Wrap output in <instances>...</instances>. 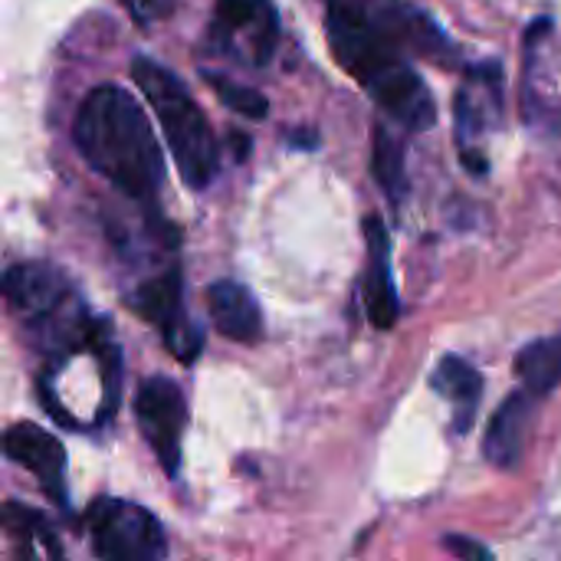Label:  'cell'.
<instances>
[{"instance_id":"3957f363","label":"cell","mask_w":561,"mask_h":561,"mask_svg":"<svg viewBox=\"0 0 561 561\" xmlns=\"http://www.w3.org/2000/svg\"><path fill=\"white\" fill-rule=\"evenodd\" d=\"M131 79L151 102L184 184L194 191L210 187L220 174V145L191 89L164 62L148 56L131 59Z\"/></svg>"},{"instance_id":"8992f818","label":"cell","mask_w":561,"mask_h":561,"mask_svg":"<svg viewBox=\"0 0 561 561\" xmlns=\"http://www.w3.org/2000/svg\"><path fill=\"white\" fill-rule=\"evenodd\" d=\"M135 411H138L141 434L148 447L154 450L158 463L168 473H174L181 463V437L187 424V404H184L181 388L168 378H151L141 385Z\"/></svg>"},{"instance_id":"30bf717a","label":"cell","mask_w":561,"mask_h":561,"mask_svg":"<svg viewBox=\"0 0 561 561\" xmlns=\"http://www.w3.org/2000/svg\"><path fill=\"white\" fill-rule=\"evenodd\" d=\"M0 450L20 463L23 470H30L49 496L62 500V480H66V450L62 444L46 434L36 424H16L0 437Z\"/></svg>"},{"instance_id":"5b68a950","label":"cell","mask_w":561,"mask_h":561,"mask_svg":"<svg viewBox=\"0 0 561 561\" xmlns=\"http://www.w3.org/2000/svg\"><path fill=\"white\" fill-rule=\"evenodd\" d=\"M89 539L102 561H161V523L128 500H95L89 510Z\"/></svg>"},{"instance_id":"5bb4252c","label":"cell","mask_w":561,"mask_h":561,"mask_svg":"<svg viewBox=\"0 0 561 561\" xmlns=\"http://www.w3.org/2000/svg\"><path fill=\"white\" fill-rule=\"evenodd\" d=\"M431 388L440 398L450 401V408H454V431L467 434L473 427V421H477V408H480V398H483V375L467 358L447 355L434 368Z\"/></svg>"},{"instance_id":"ba28073f","label":"cell","mask_w":561,"mask_h":561,"mask_svg":"<svg viewBox=\"0 0 561 561\" xmlns=\"http://www.w3.org/2000/svg\"><path fill=\"white\" fill-rule=\"evenodd\" d=\"M217 39L233 43L243 36L247 59L253 66L270 62L276 39H279V20L270 0H217Z\"/></svg>"},{"instance_id":"4fadbf2b","label":"cell","mask_w":561,"mask_h":561,"mask_svg":"<svg viewBox=\"0 0 561 561\" xmlns=\"http://www.w3.org/2000/svg\"><path fill=\"white\" fill-rule=\"evenodd\" d=\"M207 309L217 325V332L230 342L253 345L263 335V309L256 296L233 279H220L207 289Z\"/></svg>"},{"instance_id":"7a4b0ae2","label":"cell","mask_w":561,"mask_h":561,"mask_svg":"<svg viewBox=\"0 0 561 561\" xmlns=\"http://www.w3.org/2000/svg\"><path fill=\"white\" fill-rule=\"evenodd\" d=\"M329 43L342 69L408 131H427L437 122L434 95L427 82L401 56V46L381 30V23L358 7L332 3L325 16Z\"/></svg>"},{"instance_id":"d6986e66","label":"cell","mask_w":561,"mask_h":561,"mask_svg":"<svg viewBox=\"0 0 561 561\" xmlns=\"http://www.w3.org/2000/svg\"><path fill=\"white\" fill-rule=\"evenodd\" d=\"M125 7V13L138 23V26H151V23H161L174 13V3L178 0H118Z\"/></svg>"},{"instance_id":"9a60e30c","label":"cell","mask_w":561,"mask_h":561,"mask_svg":"<svg viewBox=\"0 0 561 561\" xmlns=\"http://www.w3.org/2000/svg\"><path fill=\"white\" fill-rule=\"evenodd\" d=\"M371 16L381 23V30H385L398 46H414V49H417L421 56H427V59L450 62L454 46H450V39L440 33V26H437L427 13H421V10H414V7L394 3V7L378 10V13H371Z\"/></svg>"},{"instance_id":"6da1fadb","label":"cell","mask_w":561,"mask_h":561,"mask_svg":"<svg viewBox=\"0 0 561 561\" xmlns=\"http://www.w3.org/2000/svg\"><path fill=\"white\" fill-rule=\"evenodd\" d=\"M72 145L82 161L131 201L151 204L164 184V158L138 99L115 85H95L72 122Z\"/></svg>"},{"instance_id":"e0dca14e","label":"cell","mask_w":561,"mask_h":561,"mask_svg":"<svg viewBox=\"0 0 561 561\" xmlns=\"http://www.w3.org/2000/svg\"><path fill=\"white\" fill-rule=\"evenodd\" d=\"M371 171L378 187L388 194L391 204H401L408 194V168H404V148L388 128H375L371 138Z\"/></svg>"},{"instance_id":"2e32d148","label":"cell","mask_w":561,"mask_h":561,"mask_svg":"<svg viewBox=\"0 0 561 561\" xmlns=\"http://www.w3.org/2000/svg\"><path fill=\"white\" fill-rule=\"evenodd\" d=\"M516 375L523 381V391L533 398H546L561 385V332L529 342L516 355Z\"/></svg>"},{"instance_id":"9c48e42d","label":"cell","mask_w":561,"mask_h":561,"mask_svg":"<svg viewBox=\"0 0 561 561\" xmlns=\"http://www.w3.org/2000/svg\"><path fill=\"white\" fill-rule=\"evenodd\" d=\"M365 243H368L365 279H362L365 312L375 329H391L401 316V302H398L394 273H391V240L378 217L365 220Z\"/></svg>"},{"instance_id":"ac0fdd59","label":"cell","mask_w":561,"mask_h":561,"mask_svg":"<svg viewBox=\"0 0 561 561\" xmlns=\"http://www.w3.org/2000/svg\"><path fill=\"white\" fill-rule=\"evenodd\" d=\"M204 79L217 92V99L227 108H233L237 115L253 118V122H260V118L270 115V102H266L263 92H256V89H250V85H243V82H237V79H230L224 72H210V69H204Z\"/></svg>"},{"instance_id":"52a82bcc","label":"cell","mask_w":561,"mask_h":561,"mask_svg":"<svg viewBox=\"0 0 561 561\" xmlns=\"http://www.w3.org/2000/svg\"><path fill=\"white\" fill-rule=\"evenodd\" d=\"M181 299H184V286H181V273L178 270H168L154 279H148L131 306L138 309L141 319H148L151 325H158L164 332V342L171 345V352L181 358V362H191L197 352H201V332L191 325V319L184 316L181 309Z\"/></svg>"},{"instance_id":"7c38bea8","label":"cell","mask_w":561,"mask_h":561,"mask_svg":"<svg viewBox=\"0 0 561 561\" xmlns=\"http://www.w3.org/2000/svg\"><path fill=\"white\" fill-rule=\"evenodd\" d=\"M533 414H536V398L529 391H516L496 408V414L490 417L486 437H483V457L493 467L510 470L519 463V457L526 450Z\"/></svg>"},{"instance_id":"8fae6325","label":"cell","mask_w":561,"mask_h":561,"mask_svg":"<svg viewBox=\"0 0 561 561\" xmlns=\"http://www.w3.org/2000/svg\"><path fill=\"white\" fill-rule=\"evenodd\" d=\"M500 112H503V76H500V66H477V69H470L463 89L457 92L460 151H467L473 138H480L486 128H493L500 122Z\"/></svg>"},{"instance_id":"ffe728a7","label":"cell","mask_w":561,"mask_h":561,"mask_svg":"<svg viewBox=\"0 0 561 561\" xmlns=\"http://www.w3.org/2000/svg\"><path fill=\"white\" fill-rule=\"evenodd\" d=\"M444 549L447 552H454L460 561H493V556H490V549L486 546H480L477 539H470V536H447L444 539Z\"/></svg>"},{"instance_id":"277c9868","label":"cell","mask_w":561,"mask_h":561,"mask_svg":"<svg viewBox=\"0 0 561 561\" xmlns=\"http://www.w3.org/2000/svg\"><path fill=\"white\" fill-rule=\"evenodd\" d=\"M0 296L20 322L46 329L62 345L95 342L102 332V322H89L72 283L49 263H16L0 273Z\"/></svg>"}]
</instances>
